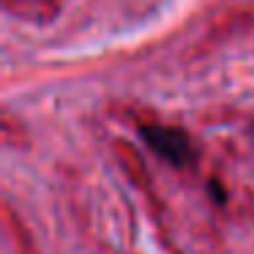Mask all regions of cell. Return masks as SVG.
Segmentation results:
<instances>
[{
  "instance_id": "obj_1",
  "label": "cell",
  "mask_w": 254,
  "mask_h": 254,
  "mask_svg": "<svg viewBox=\"0 0 254 254\" xmlns=\"http://www.w3.org/2000/svg\"><path fill=\"white\" fill-rule=\"evenodd\" d=\"M142 137L148 139V145L164 161H170V164H175V167L191 164V159H194L191 139H189L181 128H172V126H145L142 128Z\"/></svg>"
}]
</instances>
